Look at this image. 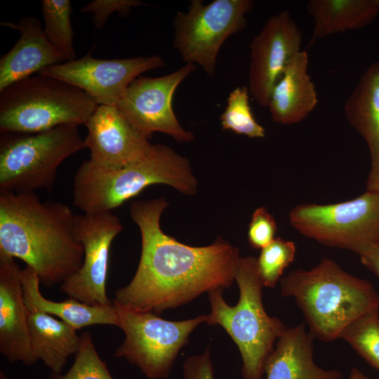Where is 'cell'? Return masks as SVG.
Returning <instances> with one entry per match:
<instances>
[{
  "instance_id": "obj_1",
  "label": "cell",
  "mask_w": 379,
  "mask_h": 379,
  "mask_svg": "<svg viewBox=\"0 0 379 379\" xmlns=\"http://www.w3.org/2000/svg\"><path fill=\"white\" fill-rule=\"evenodd\" d=\"M164 198L135 201L130 213L141 235V255L134 277L117 290L113 302L161 314L204 293L230 287L240 260L239 249L218 238L206 246H191L165 234L160 218Z\"/></svg>"
},
{
  "instance_id": "obj_2",
  "label": "cell",
  "mask_w": 379,
  "mask_h": 379,
  "mask_svg": "<svg viewBox=\"0 0 379 379\" xmlns=\"http://www.w3.org/2000/svg\"><path fill=\"white\" fill-rule=\"evenodd\" d=\"M75 220L67 205L34 192L0 193V254L22 260L46 287L62 284L84 260Z\"/></svg>"
},
{
  "instance_id": "obj_3",
  "label": "cell",
  "mask_w": 379,
  "mask_h": 379,
  "mask_svg": "<svg viewBox=\"0 0 379 379\" xmlns=\"http://www.w3.org/2000/svg\"><path fill=\"white\" fill-rule=\"evenodd\" d=\"M281 294L292 297L302 312L314 337L325 342L366 312L379 308L372 284L354 277L329 258L309 270L290 272L280 279Z\"/></svg>"
},
{
  "instance_id": "obj_4",
  "label": "cell",
  "mask_w": 379,
  "mask_h": 379,
  "mask_svg": "<svg viewBox=\"0 0 379 379\" xmlns=\"http://www.w3.org/2000/svg\"><path fill=\"white\" fill-rule=\"evenodd\" d=\"M155 184L169 185L187 195L194 194L197 187L189 161L158 143L143 159L121 166L84 161L74 177L73 203L84 213L112 212Z\"/></svg>"
},
{
  "instance_id": "obj_5",
  "label": "cell",
  "mask_w": 379,
  "mask_h": 379,
  "mask_svg": "<svg viewBox=\"0 0 379 379\" xmlns=\"http://www.w3.org/2000/svg\"><path fill=\"white\" fill-rule=\"evenodd\" d=\"M239 298L234 306L227 304L222 288L208 292L211 312L205 322L221 326L232 338L242 359L243 379H262L266 359L286 327L265 312L262 301L264 286L256 258L241 257L235 274Z\"/></svg>"
},
{
  "instance_id": "obj_6",
  "label": "cell",
  "mask_w": 379,
  "mask_h": 379,
  "mask_svg": "<svg viewBox=\"0 0 379 379\" xmlns=\"http://www.w3.org/2000/svg\"><path fill=\"white\" fill-rule=\"evenodd\" d=\"M98 105L79 88L36 73L0 91V132L34 133L86 125Z\"/></svg>"
},
{
  "instance_id": "obj_7",
  "label": "cell",
  "mask_w": 379,
  "mask_h": 379,
  "mask_svg": "<svg viewBox=\"0 0 379 379\" xmlns=\"http://www.w3.org/2000/svg\"><path fill=\"white\" fill-rule=\"evenodd\" d=\"M84 148L76 126L34 133H1L0 193L51 192L60 164Z\"/></svg>"
},
{
  "instance_id": "obj_8",
  "label": "cell",
  "mask_w": 379,
  "mask_h": 379,
  "mask_svg": "<svg viewBox=\"0 0 379 379\" xmlns=\"http://www.w3.org/2000/svg\"><path fill=\"white\" fill-rule=\"evenodd\" d=\"M288 218L302 235L357 255L379 243V194L371 191L335 204H299Z\"/></svg>"
},
{
  "instance_id": "obj_9",
  "label": "cell",
  "mask_w": 379,
  "mask_h": 379,
  "mask_svg": "<svg viewBox=\"0 0 379 379\" xmlns=\"http://www.w3.org/2000/svg\"><path fill=\"white\" fill-rule=\"evenodd\" d=\"M119 327L125 338L114 353L136 366L149 379L166 378L180 350L193 330L207 315L183 321H168L152 312H140L113 302Z\"/></svg>"
},
{
  "instance_id": "obj_10",
  "label": "cell",
  "mask_w": 379,
  "mask_h": 379,
  "mask_svg": "<svg viewBox=\"0 0 379 379\" xmlns=\"http://www.w3.org/2000/svg\"><path fill=\"white\" fill-rule=\"evenodd\" d=\"M251 0H214L206 5L192 0L187 11L173 19V47L182 60L200 66L209 77L216 72L217 58L224 42L246 26Z\"/></svg>"
},
{
  "instance_id": "obj_11",
  "label": "cell",
  "mask_w": 379,
  "mask_h": 379,
  "mask_svg": "<svg viewBox=\"0 0 379 379\" xmlns=\"http://www.w3.org/2000/svg\"><path fill=\"white\" fill-rule=\"evenodd\" d=\"M196 69L197 65L187 63L164 76H139L116 107L132 127L147 139L159 132L180 142L192 141L194 135L185 130L175 117L173 98L181 82Z\"/></svg>"
},
{
  "instance_id": "obj_12",
  "label": "cell",
  "mask_w": 379,
  "mask_h": 379,
  "mask_svg": "<svg viewBox=\"0 0 379 379\" xmlns=\"http://www.w3.org/2000/svg\"><path fill=\"white\" fill-rule=\"evenodd\" d=\"M122 229L112 212L76 215L75 233L84 248V260L81 268L61 284V292L90 305H113L106 293L109 251Z\"/></svg>"
},
{
  "instance_id": "obj_13",
  "label": "cell",
  "mask_w": 379,
  "mask_h": 379,
  "mask_svg": "<svg viewBox=\"0 0 379 379\" xmlns=\"http://www.w3.org/2000/svg\"><path fill=\"white\" fill-rule=\"evenodd\" d=\"M164 65L163 58L157 55L100 59L88 52L79 59L47 67L39 74L79 88L98 105L116 106L135 79Z\"/></svg>"
},
{
  "instance_id": "obj_14",
  "label": "cell",
  "mask_w": 379,
  "mask_h": 379,
  "mask_svg": "<svg viewBox=\"0 0 379 379\" xmlns=\"http://www.w3.org/2000/svg\"><path fill=\"white\" fill-rule=\"evenodd\" d=\"M302 35L287 10L271 15L250 44L248 91L268 107L272 91L290 59L300 51Z\"/></svg>"
},
{
  "instance_id": "obj_15",
  "label": "cell",
  "mask_w": 379,
  "mask_h": 379,
  "mask_svg": "<svg viewBox=\"0 0 379 379\" xmlns=\"http://www.w3.org/2000/svg\"><path fill=\"white\" fill-rule=\"evenodd\" d=\"M85 126V145L90 150V160L97 165L124 166L143 159L153 147L116 106L98 105Z\"/></svg>"
},
{
  "instance_id": "obj_16",
  "label": "cell",
  "mask_w": 379,
  "mask_h": 379,
  "mask_svg": "<svg viewBox=\"0 0 379 379\" xmlns=\"http://www.w3.org/2000/svg\"><path fill=\"white\" fill-rule=\"evenodd\" d=\"M20 271L13 258L0 254V352L11 363L31 366L37 359L30 343Z\"/></svg>"
},
{
  "instance_id": "obj_17",
  "label": "cell",
  "mask_w": 379,
  "mask_h": 379,
  "mask_svg": "<svg viewBox=\"0 0 379 379\" xmlns=\"http://www.w3.org/2000/svg\"><path fill=\"white\" fill-rule=\"evenodd\" d=\"M1 25L18 30L20 38L0 58V91L47 67L67 61L48 40L38 18L22 17L16 23L1 21Z\"/></svg>"
},
{
  "instance_id": "obj_18",
  "label": "cell",
  "mask_w": 379,
  "mask_h": 379,
  "mask_svg": "<svg viewBox=\"0 0 379 379\" xmlns=\"http://www.w3.org/2000/svg\"><path fill=\"white\" fill-rule=\"evenodd\" d=\"M308 55L300 51L294 55L275 84L268 107L274 122L291 125L304 120L316 107L315 86L307 72Z\"/></svg>"
},
{
  "instance_id": "obj_19",
  "label": "cell",
  "mask_w": 379,
  "mask_h": 379,
  "mask_svg": "<svg viewBox=\"0 0 379 379\" xmlns=\"http://www.w3.org/2000/svg\"><path fill=\"white\" fill-rule=\"evenodd\" d=\"M313 338L304 324L286 328L265 360V379H343L340 371L315 364Z\"/></svg>"
},
{
  "instance_id": "obj_20",
  "label": "cell",
  "mask_w": 379,
  "mask_h": 379,
  "mask_svg": "<svg viewBox=\"0 0 379 379\" xmlns=\"http://www.w3.org/2000/svg\"><path fill=\"white\" fill-rule=\"evenodd\" d=\"M23 296L27 309L37 310L69 325L75 330L94 325L119 327V317L113 305H90L74 298L55 302L44 297L39 279L35 272L26 266L20 271Z\"/></svg>"
},
{
  "instance_id": "obj_21",
  "label": "cell",
  "mask_w": 379,
  "mask_h": 379,
  "mask_svg": "<svg viewBox=\"0 0 379 379\" xmlns=\"http://www.w3.org/2000/svg\"><path fill=\"white\" fill-rule=\"evenodd\" d=\"M28 327L32 352L52 372L61 373L69 356L75 354L80 336L74 328L51 315L28 309Z\"/></svg>"
},
{
  "instance_id": "obj_22",
  "label": "cell",
  "mask_w": 379,
  "mask_h": 379,
  "mask_svg": "<svg viewBox=\"0 0 379 379\" xmlns=\"http://www.w3.org/2000/svg\"><path fill=\"white\" fill-rule=\"evenodd\" d=\"M306 9L314 22L312 43L371 24L379 13V0H310Z\"/></svg>"
},
{
  "instance_id": "obj_23",
  "label": "cell",
  "mask_w": 379,
  "mask_h": 379,
  "mask_svg": "<svg viewBox=\"0 0 379 379\" xmlns=\"http://www.w3.org/2000/svg\"><path fill=\"white\" fill-rule=\"evenodd\" d=\"M351 126L366 141L371 161L379 156V62L361 76L344 107Z\"/></svg>"
},
{
  "instance_id": "obj_24",
  "label": "cell",
  "mask_w": 379,
  "mask_h": 379,
  "mask_svg": "<svg viewBox=\"0 0 379 379\" xmlns=\"http://www.w3.org/2000/svg\"><path fill=\"white\" fill-rule=\"evenodd\" d=\"M41 13L44 23V32L48 40L65 55L67 61L74 60L70 1L43 0Z\"/></svg>"
},
{
  "instance_id": "obj_25",
  "label": "cell",
  "mask_w": 379,
  "mask_h": 379,
  "mask_svg": "<svg viewBox=\"0 0 379 379\" xmlns=\"http://www.w3.org/2000/svg\"><path fill=\"white\" fill-rule=\"evenodd\" d=\"M340 338L379 371V308L366 312L350 323L342 331Z\"/></svg>"
},
{
  "instance_id": "obj_26",
  "label": "cell",
  "mask_w": 379,
  "mask_h": 379,
  "mask_svg": "<svg viewBox=\"0 0 379 379\" xmlns=\"http://www.w3.org/2000/svg\"><path fill=\"white\" fill-rule=\"evenodd\" d=\"M247 86H238L229 95L226 107L220 116L222 129L251 138H262L265 128L257 122L249 105Z\"/></svg>"
},
{
  "instance_id": "obj_27",
  "label": "cell",
  "mask_w": 379,
  "mask_h": 379,
  "mask_svg": "<svg viewBox=\"0 0 379 379\" xmlns=\"http://www.w3.org/2000/svg\"><path fill=\"white\" fill-rule=\"evenodd\" d=\"M49 379H113L107 365L98 355L92 335L84 331L80 335L79 347L74 360L65 374L52 372Z\"/></svg>"
},
{
  "instance_id": "obj_28",
  "label": "cell",
  "mask_w": 379,
  "mask_h": 379,
  "mask_svg": "<svg viewBox=\"0 0 379 379\" xmlns=\"http://www.w3.org/2000/svg\"><path fill=\"white\" fill-rule=\"evenodd\" d=\"M296 247L292 241L275 238L261 249L256 258L258 270L264 286L273 288L284 270L293 261Z\"/></svg>"
},
{
  "instance_id": "obj_29",
  "label": "cell",
  "mask_w": 379,
  "mask_h": 379,
  "mask_svg": "<svg viewBox=\"0 0 379 379\" xmlns=\"http://www.w3.org/2000/svg\"><path fill=\"white\" fill-rule=\"evenodd\" d=\"M277 226L265 207L258 208L252 214L248 230V241L256 249H262L274 239Z\"/></svg>"
},
{
  "instance_id": "obj_30",
  "label": "cell",
  "mask_w": 379,
  "mask_h": 379,
  "mask_svg": "<svg viewBox=\"0 0 379 379\" xmlns=\"http://www.w3.org/2000/svg\"><path fill=\"white\" fill-rule=\"evenodd\" d=\"M142 2L137 0H94L81 9L83 13H91L95 27L102 28L112 13L126 16L133 8Z\"/></svg>"
},
{
  "instance_id": "obj_31",
  "label": "cell",
  "mask_w": 379,
  "mask_h": 379,
  "mask_svg": "<svg viewBox=\"0 0 379 379\" xmlns=\"http://www.w3.org/2000/svg\"><path fill=\"white\" fill-rule=\"evenodd\" d=\"M185 379H214L209 348L201 354L187 358L182 366Z\"/></svg>"
},
{
  "instance_id": "obj_32",
  "label": "cell",
  "mask_w": 379,
  "mask_h": 379,
  "mask_svg": "<svg viewBox=\"0 0 379 379\" xmlns=\"http://www.w3.org/2000/svg\"><path fill=\"white\" fill-rule=\"evenodd\" d=\"M361 263L379 279V243L359 255Z\"/></svg>"
},
{
  "instance_id": "obj_33",
  "label": "cell",
  "mask_w": 379,
  "mask_h": 379,
  "mask_svg": "<svg viewBox=\"0 0 379 379\" xmlns=\"http://www.w3.org/2000/svg\"><path fill=\"white\" fill-rule=\"evenodd\" d=\"M366 190L379 194V156L371 161V170L366 182Z\"/></svg>"
},
{
  "instance_id": "obj_34",
  "label": "cell",
  "mask_w": 379,
  "mask_h": 379,
  "mask_svg": "<svg viewBox=\"0 0 379 379\" xmlns=\"http://www.w3.org/2000/svg\"><path fill=\"white\" fill-rule=\"evenodd\" d=\"M344 379V378H343ZM347 379H370L368 377L363 374L359 370L353 368L351 370L350 376Z\"/></svg>"
},
{
  "instance_id": "obj_35",
  "label": "cell",
  "mask_w": 379,
  "mask_h": 379,
  "mask_svg": "<svg viewBox=\"0 0 379 379\" xmlns=\"http://www.w3.org/2000/svg\"><path fill=\"white\" fill-rule=\"evenodd\" d=\"M0 379H8L2 371H0Z\"/></svg>"
}]
</instances>
